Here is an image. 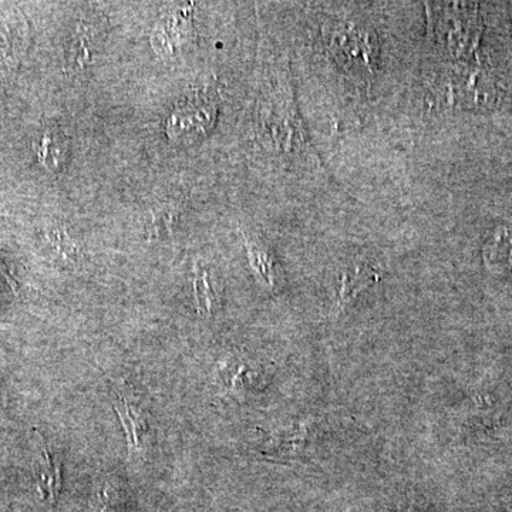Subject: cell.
<instances>
[{"mask_svg":"<svg viewBox=\"0 0 512 512\" xmlns=\"http://www.w3.org/2000/svg\"><path fill=\"white\" fill-rule=\"evenodd\" d=\"M323 37L333 59L346 72L367 76L375 72L379 46L370 30L350 22H332L323 28Z\"/></svg>","mask_w":512,"mask_h":512,"instance_id":"cell-1","label":"cell"},{"mask_svg":"<svg viewBox=\"0 0 512 512\" xmlns=\"http://www.w3.org/2000/svg\"><path fill=\"white\" fill-rule=\"evenodd\" d=\"M217 113V101L212 97H192L184 101L168 117V137L181 143H194L201 140L214 127Z\"/></svg>","mask_w":512,"mask_h":512,"instance_id":"cell-2","label":"cell"},{"mask_svg":"<svg viewBox=\"0 0 512 512\" xmlns=\"http://www.w3.org/2000/svg\"><path fill=\"white\" fill-rule=\"evenodd\" d=\"M47 242L50 247L55 249L57 255L63 259L64 262L76 264L80 258V248L77 247L76 242L70 237L69 232L62 227H50L46 231Z\"/></svg>","mask_w":512,"mask_h":512,"instance_id":"cell-7","label":"cell"},{"mask_svg":"<svg viewBox=\"0 0 512 512\" xmlns=\"http://www.w3.org/2000/svg\"><path fill=\"white\" fill-rule=\"evenodd\" d=\"M35 478L40 497L50 504H55L62 488V473L60 461L55 453L42 444L39 454L35 458Z\"/></svg>","mask_w":512,"mask_h":512,"instance_id":"cell-4","label":"cell"},{"mask_svg":"<svg viewBox=\"0 0 512 512\" xmlns=\"http://www.w3.org/2000/svg\"><path fill=\"white\" fill-rule=\"evenodd\" d=\"M194 296L198 312L202 316L214 315L218 306L217 278L210 266L197 264L194 271Z\"/></svg>","mask_w":512,"mask_h":512,"instance_id":"cell-6","label":"cell"},{"mask_svg":"<svg viewBox=\"0 0 512 512\" xmlns=\"http://www.w3.org/2000/svg\"><path fill=\"white\" fill-rule=\"evenodd\" d=\"M247 247L249 261H251L252 268H254L256 274L265 284L274 286L276 282V269L271 254L266 249L259 247L258 244H254V242L248 244Z\"/></svg>","mask_w":512,"mask_h":512,"instance_id":"cell-8","label":"cell"},{"mask_svg":"<svg viewBox=\"0 0 512 512\" xmlns=\"http://www.w3.org/2000/svg\"><path fill=\"white\" fill-rule=\"evenodd\" d=\"M35 151L46 170L57 171L66 160V138L56 128H46L35 141Z\"/></svg>","mask_w":512,"mask_h":512,"instance_id":"cell-5","label":"cell"},{"mask_svg":"<svg viewBox=\"0 0 512 512\" xmlns=\"http://www.w3.org/2000/svg\"><path fill=\"white\" fill-rule=\"evenodd\" d=\"M116 412L126 433L128 453L131 456L144 453L151 434L147 413L137 404L131 403L123 394L119 396Z\"/></svg>","mask_w":512,"mask_h":512,"instance_id":"cell-3","label":"cell"},{"mask_svg":"<svg viewBox=\"0 0 512 512\" xmlns=\"http://www.w3.org/2000/svg\"><path fill=\"white\" fill-rule=\"evenodd\" d=\"M121 495L113 484L104 483L99 488L97 501H99L100 512H123L121 510Z\"/></svg>","mask_w":512,"mask_h":512,"instance_id":"cell-9","label":"cell"}]
</instances>
